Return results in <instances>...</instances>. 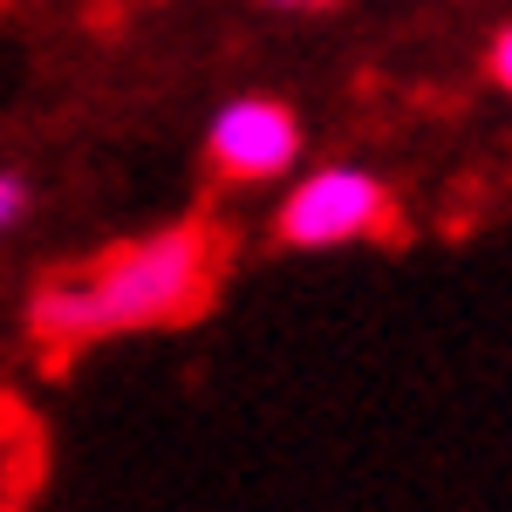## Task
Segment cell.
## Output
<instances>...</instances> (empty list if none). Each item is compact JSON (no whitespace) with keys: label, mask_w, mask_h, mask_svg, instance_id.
<instances>
[{"label":"cell","mask_w":512,"mask_h":512,"mask_svg":"<svg viewBox=\"0 0 512 512\" xmlns=\"http://www.w3.org/2000/svg\"><path fill=\"white\" fill-rule=\"evenodd\" d=\"M274 7H335V0H274Z\"/></svg>","instance_id":"obj_6"},{"label":"cell","mask_w":512,"mask_h":512,"mask_svg":"<svg viewBox=\"0 0 512 512\" xmlns=\"http://www.w3.org/2000/svg\"><path fill=\"white\" fill-rule=\"evenodd\" d=\"M280 246H349V239H403V212H396V192L369 171H349V164H328L315 178H301L287 205L274 219Z\"/></svg>","instance_id":"obj_2"},{"label":"cell","mask_w":512,"mask_h":512,"mask_svg":"<svg viewBox=\"0 0 512 512\" xmlns=\"http://www.w3.org/2000/svg\"><path fill=\"white\" fill-rule=\"evenodd\" d=\"M14 219H21V185H14V178H0V233H7Z\"/></svg>","instance_id":"obj_5"},{"label":"cell","mask_w":512,"mask_h":512,"mask_svg":"<svg viewBox=\"0 0 512 512\" xmlns=\"http://www.w3.org/2000/svg\"><path fill=\"white\" fill-rule=\"evenodd\" d=\"M485 69H492V82H499V89H512V28L499 41H492V55H485Z\"/></svg>","instance_id":"obj_4"},{"label":"cell","mask_w":512,"mask_h":512,"mask_svg":"<svg viewBox=\"0 0 512 512\" xmlns=\"http://www.w3.org/2000/svg\"><path fill=\"white\" fill-rule=\"evenodd\" d=\"M205 158H212V178H226V185L280 178L287 164L301 158V123L274 96H239V103L219 110L212 137H205Z\"/></svg>","instance_id":"obj_3"},{"label":"cell","mask_w":512,"mask_h":512,"mask_svg":"<svg viewBox=\"0 0 512 512\" xmlns=\"http://www.w3.org/2000/svg\"><path fill=\"white\" fill-rule=\"evenodd\" d=\"M219 267H226V239L205 219H185L171 233L110 246L103 260L76 267L69 280H48L35 294V308H28V328L55 355L89 349L103 335L171 328V321H192L212 308Z\"/></svg>","instance_id":"obj_1"}]
</instances>
